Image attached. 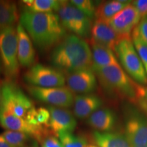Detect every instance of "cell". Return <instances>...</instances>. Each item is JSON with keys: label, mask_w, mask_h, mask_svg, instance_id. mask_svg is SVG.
Returning <instances> with one entry per match:
<instances>
[{"label": "cell", "mask_w": 147, "mask_h": 147, "mask_svg": "<svg viewBox=\"0 0 147 147\" xmlns=\"http://www.w3.org/2000/svg\"><path fill=\"white\" fill-rule=\"evenodd\" d=\"M66 83L73 93L90 94L96 90L97 78L92 68L80 69L67 74Z\"/></svg>", "instance_id": "13"}, {"label": "cell", "mask_w": 147, "mask_h": 147, "mask_svg": "<svg viewBox=\"0 0 147 147\" xmlns=\"http://www.w3.org/2000/svg\"><path fill=\"white\" fill-rule=\"evenodd\" d=\"M22 2L25 9L40 13L58 12L61 4V1L57 0H24Z\"/></svg>", "instance_id": "24"}, {"label": "cell", "mask_w": 147, "mask_h": 147, "mask_svg": "<svg viewBox=\"0 0 147 147\" xmlns=\"http://www.w3.org/2000/svg\"><path fill=\"white\" fill-rule=\"evenodd\" d=\"M0 147H14L10 143L7 142L2 135H0Z\"/></svg>", "instance_id": "33"}, {"label": "cell", "mask_w": 147, "mask_h": 147, "mask_svg": "<svg viewBox=\"0 0 147 147\" xmlns=\"http://www.w3.org/2000/svg\"><path fill=\"white\" fill-rule=\"evenodd\" d=\"M29 94L36 100L49 104L57 108L71 107L74 102V93L67 87L42 88L29 86L27 88Z\"/></svg>", "instance_id": "9"}, {"label": "cell", "mask_w": 147, "mask_h": 147, "mask_svg": "<svg viewBox=\"0 0 147 147\" xmlns=\"http://www.w3.org/2000/svg\"><path fill=\"white\" fill-rule=\"evenodd\" d=\"M141 17L131 3L108 22L120 38L131 37L134 29L139 25Z\"/></svg>", "instance_id": "12"}, {"label": "cell", "mask_w": 147, "mask_h": 147, "mask_svg": "<svg viewBox=\"0 0 147 147\" xmlns=\"http://www.w3.org/2000/svg\"><path fill=\"white\" fill-rule=\"evenodd\" d=\"M23 79L30 86L42 88L63 87L66 82V78L61 71L39 63L29 67Z\"/></svg>", "instance_id": "8"}, {"label": "cell", "mask_w": 147, "mask_h": 147, "mask_svg": "<svg viewBox=\"0 0 147 147\" xmlns=\"http://www.w3.org/2000/svg\"><path fill=\"white\" fill-rule=\"evenodd\" d=\"M136 104L147 115V87H145L144 95L140 98Z\"/></svg>", "instance_id": "31"}, {"label": "cell", "mask_w": 147, "mask_h": 147, "mask_svg": "<svg viewBox=\"0 0 147 147\" xmlns=\"http://www.w3.org/2000/svg\"><path fill=\"white\" fill-rule=\"evenodd\" d=\"M130 3L129 1L120 0L104 1L97 6L95 17L96 19L109 22L116 14L123 10Z\"/></svg>", "instance_id": "21"}, {"label": "cell", "mask_w": 147, "mask_h": 147, "mask_svg": "<svg viewBox=\"0 0 147 147\" xmlns=\"http://www.w3.org/2000/svg\"><path fill=\"white\" fill-rule=\"evenodd\" d=\"M53 65L63 73L92 68L91 49L83 38L70 34L57 45L51 55Z\"/></svg>", "instance_id": "2"}, {"label": "cell", "mask_w": 147, "mask_h": 147, "mask_svg": "<svg viewBox=\"0 0 147 147\" xmlns=\"http://www.w3.org/2000/svg\"><path fill=\"white\" fill-rule=\"evenodd\" d=\"M40 144L42 147H63L59 140L53 134L45 137Z\"/></svg>", "instance_id": "29"}, {"label": "cell", "mask_w": 147, "mask_h": 147, "mask_svg": "<svg viewBox=\"0 0 147 147\" xmlns=\"http://www.w3.org/2000/svg\"><path fill=\"white\" fill-rule=\"evenodd\" d=\"M131 146L147 144V117L136 109H130L125 123V134Z\"/></svg>", "instance_id": "11"}, {"label": "cell", "mask_w": 147, "mask_h": 147, "mask_svg": "<svg viewBox=\"0 0 147 147\" xmlns=\"http://www.w3.org/2000/svg\"><path fill=\"white\" fill-rule=\"evenodd\" d=\"M90 45L93 59L92 69L119 65L117 55L113 51L92 41H90Z\"/></svg>", "instance_id": "19"}, {"label": "cell", "mask_w": 147, "mask_h": 147, "mask_svg": "<svg viewBox=\"0 0 147 147\" xmlns=\"http://www.w3.org/2000/svg\"><path fill=\"white\" fill-rule=\"evenodd\" d=\"M115 53L129 76L141 85H146L147 74L144 66L134 48L131 37L121 38Z\"/></svg>", "instance_id": "5"}, {"label": "cell", "mask_w": 147, "mask_h": 147, "mask_svg": "<svg viewBox=\"0 0 147 147\" xmlns=\"http://www.w3.org/2000/svg\"><path fill=\"white\" fill-rule=\"evenodd\" d=\"M18 34V59L23 67H31L36 60V51L33 42L21 23L16 27Z\"/></svg>", "instance_id": "16"}, {"label": "cell", "mask_w": 147, "mask_h": 147, "mask_svg": "<svg viewBox=\"0 0 147 147\" xmlns=\"http://www.w3.org/2000/svg\"><path fill=\"white\" fill-rule=\"evenodd\" d=\"M2 136L14 147H38L39 142L28 134L7 130Z\"/></svg>", "instance_id": "23"}, {"label": "cell", "mask_w": 147, "mask_h": 147, "mask_svg": "<svg viewBox=\"0 0 147 147\" xmlns=\"http://www.w3.org/2000/svg\"><path fill=\"white\" fill-rule=\"evenodd\" d=\"M1 87L0 86V100H1Z\"/></svg>", "instance_id": "37"}, {"label": "cell", "mask_w": 147, "mask_h": 147, "mask_svg": "<svg viewBox=\"0 0 147 147\" xmlns=\"http://www.w3.org/2000/svg\"><path fill=\"white\" fill-rule=\"evenodd\" d=\"M102 100L97 95H77L74 97V114L76 118L84 119L89 118L93 113L102 106Z\"/></svg>", "instance_id": "17"}, {"label": "cell", "mask_w": 147, "mask_h": 147, "mask_svg": "<svg viewBox=\"0 0 147 147\" xmlns=\"http://www.w3.org/2000/svg\"><path fill=\"white\" fill-rule=\"evenodd\" d=\"M87 123L98 131H110L117 123V116L110 108H102L92 114L88 118Z\"/></svg>", "instance_id": "18"}, {"label": "cell", "mask_w": 147, "mask_h": 147, "mask_svg": "<svg viewBox=\"0 0 147 147\" xmlns=\"http://www.w3.org/2000/svg\"><path fill=\"white\" fill-rule=\"evenodd\" d=\"M140 16L141 19L147 16V0H136L131 3Z\"/></svg>", "instance_id": "30"}, {"label": "cell", "mask_w": 147, "mask_h": 147, "mask_svg": "<svg viewBox=\"0 0 147 147\" xmlns=\"http://www.w3.org/2000/svg\"><path fill=\"white\" fill-rule=\"evenodd\" d=\"M132 147H147V144L142 145H138V146H132Z\"/></svg>", "instance_id": "34"}, {"label": "cell", "mask_w": 147, "mask_h": 147, "mask_svg": "<svg viewBox=\"0 0 147 147\" xmlns=\"http://www.w3.org/2000/svg\"><path fill=\"white\" fill-rule=\"evenodd\" d=\"M138 27L141 36L147 42V16L141 19Z\"/></svg>", "instance_id": "32"}, {"label": "cell", "mask_w": 147, "mask_h": 147, "mask_svg": "<svg viewBox=\"0 0 147 147\" xmlns=\"http://www.w3.org/2000/svg\"><path fill=\"white\" fill-rule=\"evenodd\" d=\"M70 2L91 19L95 17L97 7L93 1L90 0H72Z\"/></svg>", "instance_id": "28"}, {"label": "cell", "mask_w": 147, "mask_h": 147, "mask_svg": "<svg viewBox=\"0 0 147 147\" xmlns=\"http://www.w3.org/2000/svg\"><path fill=\"white\" fill-rule=\"evenodd\" d=\"M1 87L0 107L16 117L25 119L27 113L34 108L32 100L15 82L5 80Z\"/></svg>", "instance_id": "7"}, {"label": "cell", "mask_w": 147, "mask_h": 147, "mask_svg": "<svg viewBox=\"0 0 147 147\" xmlns=\"http://www.w3.org/2000/svg\"><path fill=\"white\" fill-rule=\"evenodd\" d=\"M87 147H98V146H94V145H92V144H89L87 146Z\"/></svg>", "instance_id": "36"}, {"label": "cell", "mask_w": 147, "mask_h": 147, "mask_svg": "<svg viewBox=\"0 0 147 147\" xmlns=\"http://www.w3.org/2000/svg\"><path fill=\"white\" fill-rule=\"evenodd\" d=\"M0 59L5 80L15 82L19 74L18 34L14 26L0 29Z\"/></svg>", "instance_id": "4"}, {"label": "cell", "mask_w": 147, "mask_h": 147, "mask_svg": "<svg viewBox=\"0 0 147 147\" xmlns=\"http://www.w3.org/2000/svg\"><path fill=\"white\" fill-rule=\"evenodd\" d=\"M63 147H87L88 142L85 138L76 136L70 132H63L59 136Z\"/></svg>", "instance_id": "27"}, {"label": "cell", "mask_w": 147, "mask_h": 147, "mask_svg": "<svg viewBox=\"0 0 147 147\" xmlns=\"http://www.w3.org/2000/svg\"><path fill=\"white\" fill-rule=\"evenodd\" d=\"M0 125L10 131L28 134L34 137L40 144L45 137L53 134L50 129L47 127L33 126L25 119L16 117L1 107H0Z\"/></svg>", "instance_id": "10"}, {"label": "cell", "mask_w": 147, "mask_h": 147, "mask_svg": "<svg viewBox=\"0 0 147 147\" xmlns=\"http://www.w3.org/2000/svg\"><path fill=\"white\" fill-rule=\"evenodd\" d=\"M1 69H2V67H1V59H0V74H1Z\"/></svg>", "instance_id": "35"}, {"label": "cell", "mask_w": 147, "mask_h": 147, "mask_svg": "<svg viewBox=\"0 0 147 147\" xmlns=\"http://www.w3.org/2000/svg\"><path fill=\"white\" fill-rule=\"evenodd\" d=\"M144 69H145V71H146V74H147V64L146 65H144Z\"/></svg>", "instance_id": "38"}, {"label": "cell", "mask_w": 147, "mask_h": 147, "mask_svg": "<svg viewBox=\"0 0 147 147\" xmlns=\"http://www.w3.org/2000/svg\"><path fill=\"white\" fill-rule=\"evenodd\" d=\"M50 117L51 115L49 109L42 107L36 109L34 107L27 113L25 119L33 126H44L48 127Z\"/></svg>", "instance_id": "25"}, {"label": "cell", "mask_w": 147, "mask_h": 147, "mask_svg": "<svg viewBox=\"0 0 147 147\" xmlns=\"http://www.w3.org/2000/svg\"><path fill=\"white\" fill-rule=\"evenodd\" d=\"M50 121L48 127L56 137H59L60 134L63 132L74 131L77 122L76 119L72 113L65 108H61L49 106Z\"/></svg>", "instance_id": "14"}, {"label": "cell", "mask_w": 147, "mask_h": 147, "mask_svg": "<svg viewBox=\"0 0 147 147\" xmlns=\"http://www.w3.org/2000/svg\"><path fill=\"white\" fill-rule=\"evenodd\" d=\"M131 38L134 48L143 65H146L147 64V42L141 36L138 26L132 32Z\"/></svg>", "instance_id": "26"}, {"label": "cell", "mask_w": 147, "mask_h": 147, "mask_svg": "<svg viewBox=\"0 0 147 147\" xmlns=\"http://www.w3.org/2000/svg\"><path fill=\"white\" fill-rule=\"evenodd\" d=\"M20 23L41 51L54 49L67 34L58 14L54 12L40 13L24 9L20 16Z\"/></svg>", "instance_id": "1"}, {"label": "cell", "mask_w": 147, "mask_h": 147, "mask_svg": "<svg viewBox=\"0 0 147 147\" xmlns=\"http://www.w3.org/2000/svg\"><path fill=\"white\" fill-rule=\"evenodd\" d=\"M91 41L108 48L115 53V48L121 39L108 22L95 19L91 32Z\"/></svg>", "instance_id": "15"}, {"label": "cell", "mask_w": 147, "mask_h": 147, "mask_svg": "<svg viewBox=\"0 0 147 147\" xmlns=\"http://www.w3.org/2000/svg\"><path fill=\"white\" fill-rule=\"evenodd\" d=\"M92 137L98 147H132L126 136L117 132L95 131Z\"/></svg>", "instance_id": "20"}, {"label": "cell", "mask_w": 147, "mask_h": 147, "mask_svg": "<svg viewBox=\"0 0 147 147\" xmlns=\"http://www.w3.org/2000/svg\"><path fill=\"white\" fill-rule=\"evenodd\" d=\"M58 16L65 30L83 39L91 36L93 25L91 19L71 4L70 1H61Z\"/></svg>", "instance_id": "6"}, {"label": "cell", "mask_w": 147, "mask_h": 147, "mask_svg": "<svg viewBox=\"0 0 147 147\" xmlns=\"http://www.w3.org/2000/svg\"><path fill=\"white\" fill-rule=\"evenodd\" d=\"M19 18L18 8L13 1H0V29L14 26Z\"/></svg>", "instance_id": "22"}, {"label": "cell", "mask_w": 147, "mask_h": 147, "mask_svg": "<svg viewBox=\"0 0 147 147\" xmlns=\"http://www.w3.org/2000/svg\"><path fill=\"white\" fill-rule=\"evenodd\" d=\"M101 87L109 96L136 104L145 87L133 80L120 65L93 69Z\"/></svg>", "instance_id": "3"}]
</instances>
